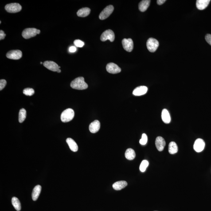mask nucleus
I'll list each match as a JSON object with an SVG mask.
<instances>
[{"instance_id": "473e14b6", "label": "nucleus", "mask_w": 211, "mask_h": 211, "mask_svg": "<svg viewBox=\"0 0 211 211\" xmlns=\"http://www.w3.org/2000/svg\"><path fill=\"white\" fill-rule=\"evenodd\" d=\"M6 36V35L5 34L4 31L2 30L0 31V40L4 39Z\"/></svg>"}, {"instance_id": "f03ea898", "label": "nucleus", "mask_w": 211, "mask_h": 211, "mask_svg": "<svg viewBox=\"0 0 211 211\" xmlns=\"http://www.w3.org/2000/svg\"><path fill=\"white\" fill-rule=\"evenodd\" d=\"M74 117V111L71 108L64 110L61 115V119L63 123H68L72 120Z\"/></svg>"}, {"instance_id": "0eeeda50", "label": "nucleus", "mask_w": 211, "mask_h": 211, "mask_svg": "<svg viewBox=\"0 0 211 211\" xmlns=\"http://www.w3.org/2000/svg\"><path fill=\"white\" fill-rule=\"evenodd\" d=\"M114 10V7L112 5H109L106 7L99 15V19L100 20H103L108 18L113 12Z\"/></svg>"}, {"instance_id": "7c9ffc66", "label": "nucleus", "mask_w": 211, "mask_h": 211, "mask_svg": "<svg viewBox=\"0 0 211 211\" xmlns=\"http://www.w3.org/2000/svg\"><path fill=\"white\" fill-rule=\"evenodd\" d=\"M7 82L5 80H0V91L3 90L6 87Z\"/></svg>"}, {"instance_id": "b1692460", "label": "nucleus", "mask_w": 211, "mask_h": 211, "mask_svg": "<svg viewBox=\"0 0 211 211\" xmlns=\"http://www.w3.org/2000/svg\"><path fill=\"white\" fill-rule=\"evenodd\" d=\"M178 151V147L175 142H170L169 146V152L170 154H174Z\"/></svg>"}, {"instance_id": "5701e85b", "label": "nucleus", "mask_w": 211, "mask_h": 211, "mask_svg": "<svg viewBox=\"0 0 211 211\" xmlns=\"http://www.w3.org/2000/svg\"><path fill=\"white\" fill-rule=\"evenodd\" d=\"M125 155L126 159L130 160H134L136 156L135 151L131 148H129L126 150Z\"/></svg>"}, {"instance_id": "f704fd0d", "label": "nucleus", "mask_w": 211, "mask_h": 211, "mask_svg": "<svg viewBox=\"0 0 211 211\" xmlns=\"http://www.w3.org/2000/svg\"><path fill=\"white\" fill-rule=\"evenodd\" d=\"M166 1V0H158L157 1V3L158 5H162V4L164 3Z\"/></svg>"}, {"instance_id": "4be33fe9", "label": "nucleus", "mask_w": 211, "mask_h": 211, "mask_svg": "<svg viewBox=\"0 0 211 211\" xmlns=\"http://www.w3.org/2000/svg\"><path fill=\"white\" fill-rule=\"evenodd\" d=\"M91 13V9L88 8H84L78 11L77 14L78 17H87Z\"/></svg>"}, {"instance_id": "a878e982", "label": "nucleus", "mask_w": 211, "mask_h": 211, "mask_svg": "<svg viewBox=\"0 0 211 211\" xmlns=\"http://www.w3.org/2000/svg\"><path fill=\"white\" fill-rule=\"evenodd\" d=\"M26 117V111L24 108L21 109L19 113L18 121L20 123H22L25 120Z\"/></svg>"}, {"instance_id": "c9c22d12", "label": "nucleus", "mask_w": 211, "mask_h": 211, "mask_svg": "<svg viewBox=\"0 0 211 211\" xmlns=\"http://www.w3.org/2000/svg\"><path fill=\"white\" fill-rule=\"evenodd\" d=\"M40 30H39V29H38L37 32V35L38 34H40Z\"/></svg>"}, {"instance_id": "4c0bfd02", "label": "nucleus", "mask_w": 211, "mask_h": 211, "mask_svg": "<svg viewBox=\"0 0 211 211\" xmlns=\"http://www.w3.org/2000/svg\"><path fill=\"white\" fill-rule=\"evenodd\" d=\"M40 64H43V63L42 62H40Z\"/></svg>"}, {"instance_id": "2eb2a0df", "label": "nucleus", "mask_w": 211, "mask_h": 211, "mask_svg": "<svg viewBox=\"0 0 211 211\" xmlns=\"http://www.w3.org/2000/svg\"><path fill=\"white\" fill-rule=\"evenodd\" d=\"M100 126V123L99 121L95 120L90 124L89 129L91 133L95 134L99 131Z\"/></svg>"}, {"instance_id": "423d86ee", "label": "nucleus", "mask_w": 211, "mask_h": 211, "mask_svg": "<svg viewBox=\"0 0 211 211\" xmlns=\"http://www.w3.org/2000/svg\"><path fill=\"white\" fill-rule=\"evenodd\" d=\"M38 29L34 28H27L23 31L22 36L24 38L28 39L35 37L37 35Z\"/></svg>"}, {"instance_id": "c756f323", "label": "nucleus", "mask_w": 211, "mask_h": 211, "mask_svg": "<svg viewBox=\"0 0 211 211\" xmlns=\"http://www.w3.org/2000/svg\"><path fill=\"white\" fill-rule=\"evenodd\" d=\"M74 43L75 46L78 48H82L84 45V42L80 40H75Z\"/></svg>"}, {"instance_id": "aec40b11", "label": "nucleus", "mask_w": 211, "mask_h": 211, "mask_svg": "<svg viewBox=\"0 0 211 211\" xmlns=\"http://www.w3.org/2000/svg\"><path fill=\"white\" fill-rule=\"evenodd\" d=\"M150 0H143L141 1L138 5V8L141 12H144L150 6Z\"/></svg>"}, {"instance_id": "c85d7f7f", "label": "nucleus", "mask_w": 211, "mask_h": 211, "mask_svg": "<svg viewBox=\"0 0 211 211\" xmlns=\"http://www.w3.org/2000/svg\"><path fill=\"white\" fill-rule=\"evenodd\" d=\"M147 137L146 134H142V138L140 140V143L142 145H145L147 143Z\"/></svg>"}, {"instance_id": "412c9836", "label": "nucleus", "mask_w": 211, "mask_h": 211, "mask_svg": "<svg viewBox=\"0 0 211 211\" xmlns=\"http://www.w3.org/2000/svg\"><path fill=\"white\" fill-rule=\"evenodd\" d=\"M162 118L163 121L165 123L169 124L171 120L170 114L166 109H164L162 113Z\"/></svg>"}, {"instance_id": "dca6fc26", "label": "nucleus", "mask_w": 211, "mask_h": 211, "mask_svg": "<svg viewBox=\"0 0 211 211\" xmlns=\"http://www.w3.org/2000/svg\"><path fill=\"white\" fill-rule=\"evenodd\" d=\"M210 2V0H197L196 7L199 10H203L208 6Z\"/></svg>"}, {"instance_id": "f3484780", "label": "nucleus", "mask_w": 211, "mask_h": 211, "mask_svg": "<svg viewBox=\"0 0 211 211\" xmlns=\"http://www.w3.org/2000/svg\"><path fill=\"white\" fill-rule=\"evenodd\" d=\"M41 187L40 185L35 186L32 193V198L34 201H37L41 193Z\"/></svg>"}, {"instance_id": "9b49d317", "label": "nucleus", "mask_w": 211, "mask_h": 211, "mask_svg": "<svg viewBox=\"0 0 211 211\" xmlns=\"http://www.w3.org/2000/svg\"><path fill=\"white\" fill-rule=\"evenodd\" d=\"M205 142L201 138H198L196 140L193 145V149L197 153L201 152L204 150L205 147Z\"/></svg>"}, {"instance_id": "72a5a7b5", "label": "nucleus", "mask_w": 211, "mask_h": 211, "mask_svg": "<svg viewBox=\"0 0 211 211\" xmlns=\"http://www.w3.org/2000/svg\"><path fill=\"white\" fill-rule=\"evenodd\" d=\"M76 50V48L75 46H71L69 49V51L71 52H74Z\"/></svg>"}, {"instance_id": "ddd939ff", "label": "nucleus", "mask_w": 211, "mask_h": 211, "mask_svg": "<svg viewBox=\"0 0 211 211\" xmlns=\"http://www.w3.org/2000/svg\"><path fill=\"white\" fill-rule=\"evenodd\" d=\"M155 145L157 150L159 151H162L164 148L166 143L163 138L161 137H158L156 139Z\"/></svg>"}, {"instance_id": "cd10ccee", "label": "nucleus", "mask_w": 211, "mask_h": 211, "mask_svg": "<svg viewBox=\"0 0 211 211\" xmlns=\"http://www.w3.org/2000/svg\"><path fill=\"white\" fill-rule=\"evenodd\" d=\"M35 93L34 89L31 88H26L23 91L24 94L28 95V96H32Z\"/></svg>"}, {"instance_id": "a211bd4d", "label": "nucleus", "mask_w": 211, "mask_h": 211, "mask_svg": "<svg viewBox=\"0 0 211 211\" xmlns=\"http://www.w3.org/2000/svg\"><path fill=\"white\" fill-rule=\"evenodd\" d=\"M127 182L124 181H117L113 185V188L114 189L116 190H119L124 189L127 186Z\"/></svg>"}, {"instance_id": "393cba45", "label": "nucleus", "mask_w": 211, "mask_h": 211, "mask_svg": "<svg viewBox=\"0 0 211 211\" xmlns=\"http://www.w3.org/2000/svg\"><path fill=\"white\" fill-rule=\"evenodd\" d=\"M12 204L16 210L20 211L21 210V204L19 200L17 197H14L12 198Z\"/></svg>"}, {"instance_id": "bb28decb", "label": "nucleus", "mask_w": 211, "mask_h": 211, "mask_svg": "<svg viewBox=\"0 0 211 211\" xmlns=\"http://www.w3.org/2000/svg\"><path fill=\"white\" fill-rule=\"evenodd\" d=\"M148 165V162L146 160H144L141 163L140 166V170L142 172H145Z\"/></svg>"}, {"instance_id": "2f4dec72", "label": "nucleus", "mask_w": 211, "mask_h": 211, "mask_svg": "<svg viewBox=\"0 0 211 211\" xmlns=\"http://www.w3.org/2000/svg\"><path fill=\"white\" fill-rule=\"evenodd\" d=\"M205 40L207 42L211 45V35L207 34L205 36Z\"/></svg>"}, {"instance_id": "6ab92c4d", "label": "nucleus", "mask_w": 211, "mask_h": 211, "mask_svg": "<svg viewBox=\"0 0 211 211\" xmlns=\"http://www.w3.org/2000/svg\"><path fill=\"white\" fill-rule=\"evenodd\" d=\"M67 143H68V146H69L70 149L72 151L77 152L78 150V147L75 141L71 138H68L66 140Z\"/></svg>"}, {"instance_id": "1a4fd4ad", "label": "nucleus", "mask_w": 211, "mask_h": 211, "mask_svg": "<svg viewBox=\"0 0 211 211\" xmlns=\"http://www.w3.org/2000/svg\"><path fill=\"white\" fill-rule=\"evenodd\" d=\"M122 44L124 49L128 52H131L134 49V42L131 38H124L122 40Z\"/></svg>"}, {"instance_id": "9d476101", "label": "nucleus", "mask_w": 211, "mask_h": 211, "mask_svg": "<svg viewBox=\"0 0 211 211\" xmlns=\"http://www.w3.org/2000/svg\"><path fill=\"white\" fill-rule=\"evenodd\" d=\"M106 69L109 73L113 74L120 73L121 71V68L117 64L113 63L107 64L106 67Z\"/></svg>"}, {"instance_id": "f257e3e1", "label": "nucleus", "mask_w": 211, "mask_h": 211, "mask_svg": "<svg viewBox=\"0 0 211 211\" xmlns=\"http://www.w3.org/2000/svg\"><path fill=\"white\" fill-rule=\"evenodd\" d=\"M71 87L74 89L83 90L88 88V85L84 81V77H80L71 82Z\"/></svg>"}, {"instance_id": "7ed1b4c3", "label": "nucleus", "mask_w": 211, "mask_h": 211, "mask_svg": "<svg viewBox=\"0 0 211 211\" xmlns=\"http://www.w3.org/2000/svg\"><path fill=\"white\" fill-rule=\"evenodd\" d=\"M147 47L148 50L150 52H154L156 51L159 47V43L155 38H150L147 41Z\"/></svg>"}, {"instance_id": "6e6552de", "label": "nucleus", "mask_w": 211, "mask_h": 211, "mask_svg": "<svg viewBox=\"0 0 211 211\" xmlns=\"http://www.w3.org/2000/svg\"><path fill=\"white\" fill-rule=\"evenodd\" d=\"M6 57L7 58L12 60H19L22 57V53L21 51L19 50L9 51L7 53Z\"/></svg>"}, {"instance_id": "39448f33", "label": "nucleus", "mask_w": 211, "mask_h": 211, "mask_svg": "<svg viewBox=\"0 0 211 211\" xmlns=\"http://www.w3.org/2000/svg\"><path fill=\"white\" fill-rule=\"evenodd\" d=\"M115 36L113 31L108 29L105 31L101 35V40L104 41L107 40H109L111 42H113L115 40Z\"/></svg>"}, {"instance_id": "f8f14e48", "label": "nucleus", "mask_w": 211, "mask_h": 211, "mask_svg": "<svg viewBox=\"0 0 211 211\" xmlns=\"http://www.w3.org/2000/svg\"><path fill=\"white\" fill-rule=\"evenodd\" d=\"M44 66L51 71L57 72L60 68L57 64L52 61H47L43 63Z\"/></svg>"}, {"instance_id": "58836bf2", "label": "nucleus", "mask_w": 211, "mask_h": 211, "mask_svg": "<svg viewBox=\"0 0 211 211\" xmlns=\"http://www.w3.org/2000/svg\"><path fill=\"white\" fill-rule=\"evenodd\" d=\"M1 21H0V24H1Z\"/></svg>"}, {"instance_id": "e433bc0d", "label": "nucleus", "mask_w": 211, "mask_h": 211, "mask_svg": "<svg viewBox=\"0 0 211 211\" xmlns=\"http://www.w3.org/2000/svg\"><path fill=\"white\" fill-rule=\"evenodd\" d=\"M57 72H58V73H60V72H61V70L60 69H59L58 71H57Z\"/></svg>"}, {"instance_id": "4468645a", "label": "nucleus", "mask_w": 211, "mask_h": 211, "mask_svg": "<svg viewBox=\"0 0 211 211\" xmlns=\"http://www.w3.org/2000/svg\"><path fill=\"white\" fill-rule=\"evenodd\" d=\"M148 88L144 86H139L135 88L133 91V94L135 96H141L147 93Z\"/></svg>"}, {"instance_id": "20e7f679", "label": "nucleus", "mask_w": 211, "mask_h": 211, "mask_svg": "<svg viewBox=\"0 0 211 211\" xmlns=\"http://www.w3.org/2000/svg\"><path fill=\"white\" fill-rule=\"evenodd\" d=\"M5 9L8 12L16 13L21 11V6L18 3H11L7 5L5 7Z\"/></svg>"}]
</instances>
